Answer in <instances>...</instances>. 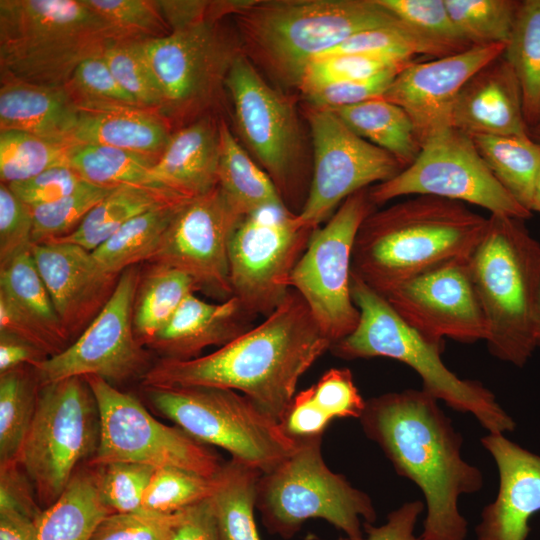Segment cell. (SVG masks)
<instances>
[{
	"label": "cell",
	"instance_id": "obj_25",
	"mask_svg": "<svg viewBox=\"0 0 540 540\" xmlns=\"http://www.w3.org/2000/svg\"><path fill=\"white\" fill-rule=\"evenodd\" d=\"M450 126L469 136L528 135L521 87L503 54L463 85L451 109Z\"/></svg>",
	"mask_w": 540,
	"mask_h": 540
},
{
	"label": "cell",
	"instance_id": "obj_38",
	"mask_svg": "<svg viewBox=\"0 0 540 540\" xmlns=\"http://www.w3.org/2000/svg\"><path fill=\"white\" fill-rule=\"evenodd\" d=\"M503 56L519 81L528 128L540 122V0L520 1Z\"/></svg>",
	"mask_w": 540,
	"mask_h": 540
},
{
	"label": "cell",
	"instance_id": "obj_52",
	"mask_svg": "<svg viewBox=\"0 0 540 540\" xmlns=\"http://www.w3.org/2000/svg\"><path fill=\"white\" fill-rule=\"evenodd\" d=\"M314 403L332 420L335 418L359 419L366 400L361 396L347 368H331L309 387Z\"/></svg>",
	"mask_w": 540,
	"mask_h": 540
},
{
	"label": "cell",
	"instance_id": "obj_54",
	"mask_svg": "<svg viewBox=\"0 0 540 540\" xmlns=\"http://www.w3.org/2000/svg\"><path fill=\"white\" fill-rule=\"evenodd\" d=\"M31 208L4 183L0 185V265L33 245Z\"/></svg>",
	"mask_w": 540,
	"mask_h": 540
},
{
	"label": "cell",
	"instance_id": "obj_16",
	"mask_svg": "<svg viewBox=\"0 0 540 540\" xmlns=\"http://www.w3.org/2000/svg\"><path fill=\"white\" fill-rule=\"evenodd\" d=\"M313 230L286 206L241 219L229 242L230 283L232 296L250 315L266 317L285 299Z\"/></svg>",
	"mask_w": 540,
	"mask_h": 540
},
{
	"label": "cell",
	"instance_id": "obj_6",
	"mask_svg": "<svg viewBox=\"0 0 540 540\" xmlns=\"http://www.w3.org/2000/svg\"><path fill=\"white\" fill-rule=\"evenodd\" d=\"M484 314L490 353L517 367L537 348L534 316L540 280V243L525 220L490 214L468 261Z\"/></svg>",
	"mask_w": 540,
	"mask_h": 540
},
{
	"label": "cell",
	"instance_id": "obj_13",
	"mask_svg": "<svg viewBox=\"0 0 540 540\" xmlns=\"http://www.w3.org/2000/svg\"><path fill=\"white\" fill-rule=\"evenodd\" d=\"M100 412V442L93 465L132 462L177 467L205 477H215L224 462L208 445L180 427L158 421L134 395L97 376H85Z\"/></svg>",
	"mask_w": 540,
	"mask_h": 540
},
{
	"label": "cell",
	"instance_id": "obj_26",
	"mask_svg": "<svg viewBox=\"0 0 540 540\" xmlns=\"http://www.w3.org/2000/svg\"><path fill=\"white\" fill-rule=\"evenodd\" d=\"M254 317L232 296L219 303H210L189 294L168 323L147 343L146 347L160 359L189 360L199 357L210 347H221L250 328Z\"/></svg>",
	"mask_w": 540,
	"mask_h": 540
},
{
	"label": "cell",
	"instance_id": "obj_63",
	"mask_svg": "<svg viewBox=\"0 0 540 540\" xmlns=\"http://www.w3.org/2000/svg\"><path fill=\"white\" fill-rule=\"evenodd\" d=\"M528 136L540 147V122L535 126L528 128Z\"/></svg>",
	"mask_w": 540,
	"mask_h": 540
},
{
	"label": "cell",
	"instance_id": "obj_55",
	"mask_svg": "<svg viewBox=\"0 0 540 540\" xmlns=\"http://www.w3.org/2000/svg\"><path fill=\"white\" fill-rule=\"evenodd\" d=\"M85 182L73 169L61 166L7 186L26 205L36 207L55 202L73 193Z\"/></svg>",
	"mask_w": 540,
	"mask_h": 540
},
{
	"label": "cell",
	"instance_id": "obj_24",
	"mask_svg": "<svg viewBox=\"0 0 540 540\" xmlns=\"http://www.w3.org/2000/svg\"><path fill=\"white\" fill-rule=\"evenodd\" d=\"M0 331L57 355L70 344L30 251L0 265Z\"/></svg>",
	"mask_w": 540,
	"mask_h": 540
},
{
	"label": "cell",
	"instance_id": "obj_62",
	"mask_svg": "<svg viewBox=\"0 0 540 540\" xmlns=\"http://www.w3.org/2000/svg\"><path fill=\"white\" fill-rule=\"evenodd\" d=\"M532 211H537L540 213V172L535 185Z\"/></svg>",
	"mask_w": 540,
	"mask_h": 540
},
{
	"label": "cell",
	"instance_id": "obj_10",
	"mask_svg": "<svg viewBox=\"0 0 540 540\" xmlns=\"http://www.w3.org/2000/svg\"><path fill=\"white\" fill-rule=\"evenodd\" d=\"M100 431L99 407L85 377L40 387L37 409L17 462L43 510L60 497L78 467L95 455Z\"/></svg>",
	"mask_w": 540,
	"mask_h": 540
},
{
	"label": "cell",
	"instance_id": "obj_60",
	"mask_svg": "<svg viewBox=\"0 0 540 540\" xmlns=\"http://www.w3.org/2000/svg\"><path fill=\"white\" fill-rule=\"evenodd\" d=\"M39 519L17 509L0 507V540H36Z\"/></svg>",
	"mask_w": 540,
	"mask_h": 540
},
{
	"label": "cell",
	"instance_id": "obj_42",
	"mask_svg": "<svg viewBox=\"0 0 540 540\" xmlns=\"http://www.w3.org/2000/svg\"><path fill=\"white\" fill-rule=\"evenodd\" d=\"M378 2L416 33L431 48L435 59L473 47L455 26L444 0H378Z\"/></svg>",
	"mask_w": 540,
	"mask_h": 540
},
{
	"label": "cell",
	"instance_id": "obj_27",
	"mask_svg": "<svg viewBox=\"0 0 540 540\" xmlns=\"http://www.w3.org/2000/svg\"><path fill=\"white\" fill-rule=\"evenodd\" d=\"M220 120L204 116L174 131L150 171L153 188L194 198L218 186Z\"/></svg>",
	"mask_w": 540,
	"mask_h": 540
},
{
	"label": "cell",
	"instance_id": "obj_33",
	"mask_svg": "<svg viewBox=\"0 0 540 540\" xmlns=\"http://www.w3.org/2000/svg\"><path fill=\"white\" fill-rule=\"evenodd\" d=\"M185 199L189 198L144 186H119L112 189L71 234L53 241L77 244L92 252L136 216Z\"/></svg>",
	"mask_w": 540,
	"mask_h": 540
},
{
	"label": "cell",
	"instance_id": "obj_12",
	"mask_svg": "<svg viewBox=\"0 0 540 540\" xmlns=\"http://www.w3.org/2000/svg\"><path fill=\"white\" fill-rule=\"evenodd\" d=\"M410 195L468 203L523 220L532 216L496 179L471 136L451 126L429 137L411 165L369 188L375 206Z\"/></svg>",
	"mask_w": 540,
	"mask_h": 540
},
{
	"label": "cell",
	"instance_id": "obj_37",
	"mask_svg": "<svg viewBox=\"0 0 540 540\" xmlns=\"http://www.w3.org/2000/svg\"><path fill=\"white\" fill-rule=\"evenodd\" d=\"M196 291L194 281L184 272L153 264L148 272L141 275L134 304L133 326L138 340L146 347L183 300Z\"/></svg>",
	"mask_w": 540,
	"mask_h": 540
},
{
	"label": "cell",
	"instance_id": "obj_41",
	"mask_svg": "<svg viewBox=\"0 0 540 540\" xmlns=\"http://www.w3.org/2000/svg\"><path fill=\"white\" fill-rule=\"evenodd\" d=\"M73 145L23 131L0 130L1 183L22 182L48 169L68 166Z\"/></svg>",
	"mask_w": 540,
	"mask_h": 540
},
{
	"label": "cell",
	"instance_id": "obj_15",
	"mask_svg": "<svg viewBox=\"0 0 540 540\" xmlns=\"http://www.w3.org/2000/svg\"><path fill=\"white\" fill-rule=\"evenodd\" d=\"M225 90L232 107L235 135L269 175L284 200L299 182L304 158L301 126L293 101L269 84L242 52L229 70Z\"/></svg>",
	"mask_w": 540,
	"mask_h": 540
},
{
	"label": "cell",
	"instance_id": "obj_32",
	"mask_svg": "<svg viewBox=\"0 0 540 540\" xmlns=\"http://www.w3.org/2000/svg\"><path fill=\"white\" fill-rule=\"evenodd\" d=\"M332 111L355 134L391 154L404 168L421 151L411 118L401 107L381 97Z\"/></svg>",
	"mask_w": 540,
	"mask_h": 540
},
{
	"label": "cell",
	"instance_id": "obj_14",
	"mask_svg": "<svg viewBox=\"0 0 540 540\" xmlns=\"http://www.w3.org/2000/svg\"><path fill=\"white\" fill-rule=\"evenodd\" d=\"M375 207L369 188L344 200L323 227L314 228L290 278V287L332 344L352 333L359 321L351 296L352 255L359 227Z\"/></svg>",
	"mask_w": 540,
	"mask_h": 540
},
{
	"label": "cell",
	"instance_id": "obj_35",
	"mask_svg": "<svg viewBox=\"0 0 540 540\" xmlns=\"http://www.w3.org/2000/svg\"><path fill=\"white\" fill-rule=\"evenodd\" d=\"M478 153L502 186L527 210L540 172V147L525 136H471Z\"/></svg>",
	"mask_w": 540,
	"mask_h": 540
},
{
	"label": "cell",
	"instance_id": "obj_28",
	"mask_svg": "<svg viewBox=\"0 0 540 540\" xmlns=\"http://www.w3.org/2000/svg\"><path fill=\"white\" fill-rule=\"evenodd\" d=\"M78 111L74 144L111 146L158 159L173 133L158 111L138 105L79 106Z\"/></svg>",
	"mask_w": 540,
	"mask_h": 540
},
{
	"label": "cell",
	"instance_id": "obj_9",
	"mask_svg": "<svg viewBox=\"0 0 540 540\" xmlns=\"http://www.w3.org/2000/svg\"><path fill=\"white\" fill-rule=\"evenodd\" d=\"M150 407L195 440L226 450L261 473L273 470L297 447L281 423L247 396L215 387L143 386Z\"/></svg>",
	"mask_w": 540,
	"mask_h": 540
},
{
	"label": "cell",
	"instance_id": "obj_49",
	"mask_svg": "<svg viewBox=\"0 0 540 540\" xmlns=\"http://www.w3.org/2000/svg\"><path fill=\"white\" fill-rule=\"evenodd\" d=\"M410 62L353 54L318 57L306 69L298 90L304 95L324 86L368 79Z\"/></svg>",
	"mask_w": 540,
	"mask_h": 540
},
{
	"label": "cell",
	"instance_id": "obj_59",
	"mask_svg": "<svg viewBox=\"0 0 540 540\" xmlns=\"http://www.w3.org/2000/svg\"><path fill=\"white\" fill-rule=\"evenodd\" d=\"M49 356L31 342L0 331V374L22 366H35Z\"/></svg>",
	"mask_w": 540,
	"mask_h": 540
},
{
	"label": "cell",
	"instance_id": "obj_56",
	"mask_svg": "<svg viewBox=\"0 0 540 540\" xmlns=\"http://www.w3.org/2000/svg\"><path fill=\"white\" fill-rule=\"evenodd\" d=\"M332 419L314 403L310 389L295 394L280 421L285 432L295 439L323 436Z\"/></svg>",
	"mask_w": 540,
	"mask_h": 540
},
{
	"label": "cell",
	"instance_id": "obj_61",
	"mask_svg": "<svg viewBox=\"0 0 540 540\" xmlns=\"http://www.w3.org/2000/svg\"><path fill=\"white\" fill-rule=\"evenodd\" d=\"M534 329H535L536 345L537 347L540 348V280H539L537 296H536Z\"/></svg>",
	"mask_w": 540,
	"mask_h": 540
},
{
	"label": "cell",
	"instance_id": "obj_19",
	"mask_svg": "<svg viewBox=\"0 0 540 540\" xmlns=\"http://www.w3.org/2000/svg\"><path fill=\"white\" fill-rule=\"evenodd\" d=\"M242 218L218 186L190 198L177 210L149 262L182 271L197 291L227 300L232 297L229 242Z\"/></svg>",
	"mask_w": 540,
	"mask_h": 540
},
{
	"label": "cell",
	"instance_id": "obj_23",
	"mask_svg": "<svg viewBox=\"0 0 540 540\" xmlns=\"http://www.w3.org/2000/svg\"><path fill=\"white\" fill-rule=\"evenodd\" d=\"M481 444L495 460L499 489L482 510L477 540H526L529 521L540 512V456L503 434L489 433Z\"/></svg>",
	"mask_w": 540,
	"mask_h": 540
},
{
	"label": "cell",
	"instance_id": "obj_4",
	"mask_svg": "<svg viewBox=\"0 0 540 540\" xmlns=\"http://www.w3.org/2000/svg\"><path fill=\"white\" fill-rule=\"evenodd\" d=\"M234 16L242 53L281 89L350 36L403 24L378 0H249Z\"/></svg>",
	"mask_w": 540,
	"mask_h": 540
},
{
	"label": "cell",
	"instance_id": "obj_20",
	"mask_svg": "<svg viewBox=\"0 0 540 540\" xmlns=\"http://www.w3.org/2000/svg\"><path fill=\"white\" fill-rule=\"evenodd\" d=\"M468 261L444 264L404 282L383 297L408 325L430 341H485L486 322Z\"/></svg>",
	"mask_w": 540,
	"mask_h": 540
},
{
	"label": "cell",
	"instance_id": "obj_30",
	"mask_svg": "<svg viewBox=\"0 0 540 540\" xmlns=\"http://www.w3.org/2000/svg\"><path fill=\"white\" fill-rule=\"evenodd\" d=\"M98 484V467H78L60 497L44 509L36 540H90L101 521L112 514Z\"/></svg>",
	"mask_w": 540,
	"mask_h": 540
},
{
	"label": "cell",
	"instance_id": "obj_45",
	"mask_svg": "<svg viewBox=\"0 0 540 540\" xmlns=\"http://www.w3.org/2000/svg\"><path fill=\"white\" fill-rule=\"evenodd\" d=\"M112 189L85 182L76 191L55 202L30 207L33 245L71 234Z\"/></svg>",
	"mask_w": 540,
	"mask_h": 540
},
{
	"label": "cell",
	"instance_id": "obj_11",
	"mask_svg": "<svg viewBox=\"0 0 540 540\" xmlns=\"http://www.w3.org/2000/svg\"><path fill=\"white\" fill-rule=\"evenodd\" d=\"M161 95L159 113L184 127L219 104L235 58L242 52L219 20H208L150 40L138 41Z\"/></svg>",
	"mask_w": 540,
	"mask_h": 540
},
{
	"label": "cell",
	"instance_id": "obj_1",
	"mask_svg": "<svg viewBox=\"0 0 540 540\" xmlns=\"http://www.w3.org/2000/svg\"><path fill=\"white\" fill-rule=\"evenodd\" d=\"M331 346L304 299L291 289L259 325L207 355L159 359L141 384L234 390L280 422L300 378Z\"/></svg>",
	"mask_w": 540,
	"mask_h": 540
},
{
	"label": "cell",
	"instance_id": "obj_40",
	"mask_svg": "<svg viewBox=\"0 0 540 540\" xmlns=\"http://www.w3.org/2000/svg\"><path fill=\"white\" fill-rule=\"evenodd\" d=\"M156 161V158L111 146L74 144L68 166L84 181L96 186L116 188L134 185L153 188L150 184V171Z\"/></svg>",
	"mask_w": 540,
	"mask_h": 540
},
{
	"label": "cell",
	"instance_id": "obj_57",
	"mask_svg": "<svg viewBox=\"0 0 540 540\" xmlns=\"http://www.w3.org/2000/svg\"><path fill=\"white\" fill-rule=\"evenodd\" d=\"M423 509L422 501H410L390 512L386 522L380 526L363 523L366 540H423L414 535L415 525Z\"/></svg>",
	"mask_w": 540,
	"mask_h": 540
},
{
	"label": "cell",
	"instance_id": "obj_58",
	"mask_svg": "<svg viewBox=\"0 0 540 540\" xmlns=\"http://www.w3.org/2000/svg\"><path fill=\"white\" fill-rule=\"evenodd\" d=\"M169 540H220L210 498L179 511Z\"/></svg>",
	"mask_w": 540,
	"mask_h": 540
},
{
	"label": "cell",
	"instance_id": "obj_29",
	"mask_svg": "<svg viewBox=\"0 0 540 540\" xmlns=\"http://www.w3.org/2000/svg\"><path fill=\"white\" fill-rule=\"evenodd\" d=\"M78 106L64 87L1 81L0 130H18L74 144Z\"/></svg>",
	"mask_w": 540,
	"mask_h": 540
},
{
	"label": "cell",
	"instance_id": "obj_8",
	"mask_svg": "<svg viewBox=\"0 0 540 540\" xmlns=\"http://www.w3.org/2000/svg\"><path fill=\"white\" fill-rule=\"evenodd\" d=\"M323 436L297 439L296 449L257 483L256 509L266 530L291 539L310 519H323L348 540H365L363 523L377 513L371 498L325 463Z\"/></svg>",
	"mask_w": 540,
	"mask_h": 540
},
{
	"label": "cell",
	"instance_id": "obj_7",
	"mask_svg": "<svg viewBox=\"0 0 540 540\" xmlns=\"http://www.w3.org/2000/svg\"><path fill=\"white\" fill-rule=\"evenodd\" d=\"M351 296L360 317L356 328L332 344L344 360L386 357L411 367L422 389L452 409L471 413L489 433L515 429V421L480 382L459 378L441 358L443 343L428 340L408 325L381 294L351 273Z\"/></svg>",
	"mask_w": 540,
	"mask_h": 540
},
{
	"label": "cell",
	"instance_id": "obj_47",
	"mask_svg": "<svg viewBox=\"0 0 540 540\" xmlns=\"http://www.w3.org/2000/svg\"><path fill=\"white\" fill-rule=\"evenodd\" d=\"M102 55L121 87L140 106L159 112L160 91L138 41H113Z\"/></svg>",
	"mask_w": 540,
	"mask_h": 540
},
{
	"label": "cell",
	"instance_id": "obj_21",
	"mask_svg": "<svg viewBox=\"0 0 540 540\" xmlns=\"http://www.w3.org/2000/svg\"><path fill=\"white\" fill-rule=\"evenodd\" d=\"M504 49L503 44L473 46L450 56L413 61L398 73L381 98L408 114L422 146L450 126L451 109L463 85Z\"/></svg>",
	"mask_w": 540,
	"mask_h": 540
},
{
	"label": "cell",
	"instance_id": "obj_5",
	"mask_svg": "<svg viewBox=\"0 0 540 540\" xmlns=\"http://www.w3.org/2000/svg\"><path fill=\"white\" fill-rule=\"evenodd\" d=\"M118 37L86 0H1L0 78L64 87Z\"/></svg>",
	"mask_w": 540,
	"mask_h": 540
},
{
	"label": "cell",
	"instance_id": "obj_44",
	"mask_svg": "<svg viewBox=\"0 0 540 540\" xmlns=\"http://www.w3.org/2000/svg\"><path fill=\"white\" fill-rule=\"evenodd\" d=\"M216 476L205 477L177 467L157 468L146 489L143 510L172 514L206 500L216 488Z\"/></svg>",
	"mask_w": 540,
	"mask_h": 540
},
{
	"label": "cell",
	"instance_id": "obj_31",
	"mask_svg": "<svg viewBox=\"0 0 540 540\" xmlns=\"http://www.w3.org/2000/svg\"><path fill=\"white\" fill-rule=\"evenodd\" d=\"M219 131L218 188L231 207L245 217L265 208L286 206L269 175L253 160L223 119H220Z\"/></svg>",
	"mask_w": 540,
	"mask_h": 540
},
{
	"label": "cell",
	"instance_id": "obj_50",
	"mask_svg": "<svg viewBox=\"0 0 540 540\" xmlns=\"http://www.w3.org/2000/svg\"><path fill=\"white\" fill-rule=\"evenodd\" d=\"M65 88L78 107L106 104L140 106L118 83L103 55L82 62Z\"/></svg>",
	"mask_w": 540,
	"mask_h": 540
},
{
	"label": "cell",
	"instance_id": "obj_51",
	"mask_svg": "<svg viewBox=\"0 0 540 540\" xmlns=\"http://www.w3.org/2000/svg\"><path fill=\"white\" fill-rule=\"evenodd\" d=\"M179 511L112 513L101 521L90 540H169Z\"/></svg>",
	"mask_w": 540,
	"mask_h": 540
},
{
	"label": "cell",
	"instance_id": "obj_46",
	"mask_svg": "<svg viewBox=\"0 0 540 540\" xmlns=\"http://www.w3.org/2000/svg\"><path fill=\"white\" fill-rule=\"evenodd\" d=\"M115 31L118 41H144L171 33L155 0H86Z\"/></svg>",
	"mask_w": 540,
	"mask_h": 540
},
{
	"label": "cell",
	"instance_id": "obj_39",
	"mask_svg": "<svg viewBox=\"0 0 540 540\" xmlns=\"http://www.w3.org/2000/svg\"><path fill=\"white\" fill-rule=\"evenodd\" d=\"M40 387L33 366L0 374V465L17 461L37 409Z\"/></svg>",
	"mask_w": 540,
	"mask_h": 540
},
{
	"label": "cell",
	"instance_id": "obj_36",
	"mask_svg": "<svg viewBox=\"0 0 540 540\" xmlns=\"http://www.w3.org/2000/svg\"><path fill=\"white\" fill-rule=\"evenodd\" d=\"M186 200L156 207L128 221L92 251L98 264L106 272L120 275L127 268L150 261L174 215Z\"/></svg>",
	"mask_w": 540,
	"mask_h": 540
},
{
	"label": "cell",
	"instance_id": "obj_48",
	"mask_svg": "<svg viewBox=\"0 0 540 540\" xmlns=\"http://www.w3.org/2000/svg\"><path fill=\"white\" fill-rule=\"evenodd\" d=\"M98 467L101 496L113 513H137L155 468L132 462H112Z\"/></svg>",
	"mask_w": 540,
	"mask_h": 540
},
{
	"label": "cell",
	"instance_id": "obj_2",
	"mask_svg": "<svg viewBox=\"0 0 540 540\" xmlns=\"http://www.w3.org/2000/svg\"><path fill=\"white\" fill-rule=\"evenodd\" d=\"M437 401L423 389L389 392L366 400L359 420L397 474L421 489L427 514L420 537L465 540L467 521L458 499L479 491L483 476L463 460V438Z\"/></svg>",
	"mask_w": 540,
	"mask_h": 540
},
{
	"label": "cell",
	"instance_id": "obj_17",
	"mask_svg": "<svg viewBox=\"0 0 540 540\" xmlns=\"http://www.w3.org/2000/svg\"><path fill=\"white\" fill-rule=\"evenodd\" d=\"M140 280L137 265L125 269L109 301L86 329L61 353L33 366L40 386L76 376H97L114 386L143 379L153 363L133 326Z\"/></svg>",
	"mask_w": 540,
	"mask_h": 540
},
{
	"label": "cell",
	"instance_id": "obj_22",
	"mask_svg": "<svg viewBox=\"0 0 540 540\" xmlns=\"http://www.w3.org/2000/svg\"><path fill=\"white\" fill-rule=\"evenodd\" d=\"M31 254L70 340L77 338L112 296L120 275L106 272L91 251L73 243L34 244Z\"/></svg>",
	"mask_w": 540,
	"mask_h": 540
},
{
	"label": "cell",
	"instance_id": "obj_34",
	"mask_svg": "<svg viewBox=\"0 0 540 540\" xmlns=\"http://www.w3.org/2000/svg\"><path fill=\"white\" fill-rule=\"evenodd\" d=\"M261 472L243 462H224L210 497L220 540H261L254 510Z\"/></svg>",
	"mask_w": 540,
	"mask_h": 540
},
{
	"label": "cell",
	"instance_id": "obj_43",
	"mask_svg": "<svg viewBox=\"0 0 540 540\" xmlns=\"http://www.w3.org/2000/svg\"><path fill=\"white\" fill-rule=\"evenodd\" d=\"M452 21L471 46L506 45L518 0H444Z\"/></svg>",
	"mask_w": 540,
	"mask_h": 540
},
{
	"label": "cell",
	"instance_id": "obj_53",
	"mask_svg": "<svg viewBox=\"0 0 540 540\" xmlns=\"http://www.w3.org/2000/svg\"><path fill=\"white\" fill-rule=\"evenodd\" d=\"M410 63L389 68L368 79L324 86L303 96L309 106L328 110L379 98L398 73Z\"/></svg>",
	"mask_w": 540,
	"mask_h": 540
},
{
	"label": "cell",
	"instance_id": "obj_3",
	"mask_svg": "<svg viewBox=\"0 0 540 540\" xmlns=\"http://www.w3.org/2000/svg\"><path fill=\"white\" fill-rule=\"evenodd\" d=\"M487 223L464 203L414 195L364 219L355 238L352 273L384 296L421 274L469 259Z\"/></svg>",
	"mask_w": 540,
	"mask_h": 540
},
{
	"label": "cell",
	"instance_id": "obj_18",
	"mask_svg": "<svg viewBox=\"0 0 540 540\" xmlns=\"http://www.w3.org/2000/svg\"><path fill=\"white\" fill-rule=\"evenodd\" d=\"M313 144V174L298 222L316 228L352 194L385 182L404 166L385 150L355 134L328 109L307 106Z\"/></svg>",
	"mask_w": 540,
	"mask_h": 540
}]
</instances>
